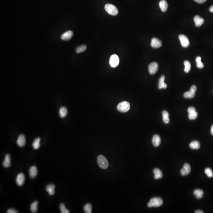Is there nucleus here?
Returning a JSON list of instances; mask_svg holds the SVG:
<instances>
[{
  "label": "nucleus",
  "instance_id": "obj_1",
  "mask_svg": "<svg viewBox=\"0 0 213 213\" xmlns=\"http://www.w3.org/2000/svg\"><path fill=\"white\" fill-rule=\"evenodd\" d=\"M163 204V201L159 197H154L151 199L148 203V207L149 208L152 207H159Z\"/></svg>",
  "mask_w": 213,
  "mask_h": 213
},
{
  "label": "nucleus",
  "instance_id": "obj_2",
  "mask_svg": "<svg viewBox=\"0 0 213 213\" xmlns=\"http://www.w3.org/2000/svg\"><path fill=\"white\" fill-rule=\"evenodd\" d=\"M97 162L99 167L102 169H106L108 167L109 164L107 159L102 155H100L98 157Z\"/></svg>",
  "mask_w": 213,
  "mask_h": 213
},
{
  "label": "nucleus",
  "instance_id": "obj_3",
  "mask_svg": "<svg viewBox=\"0 0 213 213\" xmlns=\"http://www.w3.org/2000/svg\"><path fill=\"white\" fill-rule=\"evenodd\" d=\"M130 103L127 102H122L119 103L117 106V110L122 112H127L130 110Z\"/></svg>",
  "mask_w": 213,
  "mask_h": 213
},
{
  "label": "nucleus",
  "instance_id": "obj_4",
  "mask_svg": "<svg viewBox=\"0 0 213 213\" xmlns=\"http://www.w3.org/2000/svg\"><path fill=\"white\" fill-rule=\"evenodd\" d=\"M105 9L108 14L110 15L115 16L118 14V10L114 5L111 4H107L105 6Z\"/></svg>",
  "mask_w": 213,
  "mask_h": 213
},
{
  "label": "nucleus",
  "instance_id": "obj_5",
  "mask_svg": "<svg viewBox=\"0 0 213 213\" xmlns=\"http://www.w3.org/2000/svg\"><path fill=\"white\" fill-rule=\"evenodd\" d=\"M188 112V118L190 120H194L197 118L198 116V113L196 111V109L194 107L191 106L187 110Z\"/></svg>",
  "mask_w": 213,
  "mask_h": 213
},
{
  "label": "nucleus",
  "instance_id": "obj_6",
  "mask_svg": "<svg viewBox=\"0 0 213 213\" xmlns=\"http://www.w3.org/2000/svg\"><path fill=\"white\" fill-rule=\"evenodd\" d=\"M119 59L116 55H113L110 57L109 60V64L110 66L112 68L116 67L119 64Z\"/></svg>",
  "mask_w": 213,
  "mask_h": 213
},
{
  "label": "nucleus",
  "instance_id": "obj_7",
  "mask_svg": "<svg viewBox=\"0 0 213 213\" xmlns=\"http://www.w3.org/2000/svg\"><path fill=\"white\" fill-rule=\"evenodd\" d=\"M181 46L184 48H187L189 45V41L187 37L184 35H180L179 36Z\"/></svg>",
  "mask_w": 213,
  "mask_h": 213
},
{
  "label": "nucleus",
  "instance_id": "obj_8",
  "mask_svg": "<svg viewBox=\"0 0 213 213\" xmlns=\"http://www.w3.org/2000/svg\"><path fill=\"white\" fill-rule=\"evenodd\" d=\"M158 64L156 62H153L148 66V71L151 75L155 74L158 70Z\"/></svg>",
  "mask_w": 213,
  "mask_h": 213
},
{
  "label": "nucleus",
  "instance_id": "obj_9",
  "mask_svg": "<svg viewBox=\"0 0 213 213\" xmlns=\"http://www.w3.org/2000/svg\"><path fill=\"white\" fill-rule=\"evenodd\" d=\"M191 171V168L188 163H185L183 166V168L181 170V175L182 176H185L189 175Z\"/></svg>",
  "mask_w": 213,
  "mask_h": 213
},
{
  "label": "nucleus",
  "instance_id": "obj_10",
  "mask_svg": "<svg viewBox=\"0 0 213 213\" xmlns=\"http://www.w3.org/2000/svg\"><path fill=\"white\" fill-rule=\"evenodd\" d=\"M25 176L23 173H20L17 175L16 179L17 184L19 186L23 185L25 181Z\"/></svg>",
  "mask_w": 213,
  "mask_h": 213
},
{
  "label": "nucleus",
  "instance_id": "obj_11",
  "mask_svg": "<svg viewBox=\"0 0 213 213\" xmlns=\"http://www.w3.org/2000/svg\"><path fill=\"white\" fill-rule=\"evenodd\" d=\"M162 42L160 39L156 37L153 38L151 42V45L152 47L155 49L159 48L162 45Z\"/></svg>",
  "mask_w": 213,
  "mask_h": 213
},
{
  "label": "nucleus",
  "instance_id": "obj_12",
  "mask_svg": "<svg viewBox=\"0 0 213 213\" xmlns=\"http://www.w3.org/2000/svg\"><path fill=\"white\" fill-rule=\"evenodd\" d=\"M161 142L160 137L158 135H154L152 139V143L153 145L155 147H158Z\"/></svg>",
  "mask_w": 213,
  "mask_h": 213
},
{
  "label": "nucleus",
  "instance_id": "obj_13",
  "mask_svg": "<svg viewBox=\"0 0 213 213\" xmlns=\"http://www.w3.org/2000/svg\"><path fill=\"white\" fill-rule=\"evenodd\" d=\"M17 143L19 146L20 147H23L25 145L26 139L24 135L21 134L19 135L17 141Z\"/></svg>",
  "mask_w": 213,
  "mask_h": 213
},
{
  "label": "nucleus",
  "instance_id": "obj_14",
  "mask_svg": "<svg viewBox=\"0 0 213 213\" xmlns=\"http://www.w3.org/2000/svg\"><path fill=\"white\" fill-rule=\"evenodd\" d=\"M73 33L72 31H69L64 33L62 35L61 38L63 40L68 41L73 36Z\"/></svg>",
  "mask_w": 213,
  "mask_h": 213
},
{
  "label": "nucleus",
  "instance_id": "obj_15",
  "mask_svg": "<svg viewBox=\"0 0 213 213\" xmlns=\"http://www.w3.org/2000/svg\"><path fill=\"white\" fill-rule=\"evenodd\" d=\"M37 174V169L35 166H32L29 169V175L31 178H34L36 177Z\"/></svg>",
  "mask_w": 213,
  "mask_h": 213
},
{
  "label": "nucleus",
  "instance_id": "obj_16",
  "mask_svg": "<svg viewBox=\"0 0 213 213\" xmlns=\"http://www.w3.org/2000/svg\"><path fill=\"white\" fill-rule=\"evenodd\" d=\"M165 77L164 75H162L159 80L158 86L159 89H166L167 88V85L165 83Z\"/></svg>",
  "mask_w": 213,
  "mask_h": 213
},
{
  "label": "nucleus",
  "instance_id": "obj_17",
  "mask_svg": "<svg viewBox=\"0 0 213 213\" xmlns=\"http://www.w3.org/2000/svg\"><path fill=\"white\" fill-rule=\"evenodd\" d=\"M194 21H195V24L197 27H200L205 22L204 19L199 15H196L195 16L194 18Z\"/></svg>",
  "mask_w": 213,
  "mask_h": 213
},
{
  "label": "nucleus",
  "instance_id": "obj_18",
  "mask_svg": "<svg viewBox=\"0 0 213 213\" xmlns=\"http://www.w3.org/2000/svg\"><path fill=\"white\" fill-rule=\"evenodd\" d=\"M55 186L53 184H50L47 185L46 187V191L48 192V193L51 196L54 195L55 192Z\"/></svg>",
  "mask_w": 213,
  "mask_h": 213
},
{
  "label": "nucleus",
  "instance_id": "obj_19",
  "mask_svg": "<svg viewBox=\"0 0 213 213\" xmlns=\"http://www.w3.org/2000/svg\"><path fill=\"white\" fill-rule=\"evenodd\" d=\"M3 166L5 168H8L11 166V157L10 155L7 154L3 162Z\"/></svg>",
  "mask_w": 213,
  "mask_h": 213
},
{
  "label": "nucleus",
  "instance_id": "obj_20",
  "mask_svg": "<svg viewBox=\"0 0 213 213\" xmlns=\"http://www.w3.org/2000/svg\"><path fill=\"white\" fill-rule=\"evenodd\" d=\"M159 7L163 12H165L167 10L168 7V3L165 0H162L159 3Z\"/></svg>",
  "mask_w": 213,
  "mask_h": 213
},
{
  "label": "nucleus",
  "instance_id": "obj_21",
  "mask_svg": "<svg viewBox=\"0 0 213 213\" xmlns=\"http://www.w3.org/2000/svg\"><path fill=\"white\" fill-rule=\"evenodd\" d=\"M154 174V178L156 179L161 178L163 177L162 172L160 169L156 168L153 171Z\"/></svg>",
  "mask_w": 213,
  "mask_h": 213
},
{
  "label": "nucleus",
  "instance_id": "obj_22",
  "mask_svg": "<svg viewBox=\"0 0 213 213\" xmlns=\"http://www.w3.org/2000/svg\"><path fill=\"white\" fill-rule=\"evenodd\" d=\"M201 146V144L199 142L197 141H195L191 142L189 144V147L192 149L197 150Z\"/></svg>",
  "mask_w": 213,
  "mask_h": 213
},
{
  "label": "nucleus",
  "instance_id": "obj_23",
  "mask_svg": "<svg viewBox=\"0 0 213 213\" xmlns=\"http://www.w3.org/2000/svg\"><path fill=\"white\" fill-rule=\"evenodd\" d=\"M163 120V122L166 124H168L170 122L169 119V114L168 112L166 110H164L162 112Z\"/></svg>",
  "mask_w": 213,
  "mask_h": 213
},
{
  "label": "nucleus",
  "instance_id": "obj_24",
  "mask_svg": "<svg viewBox=\"0 0 213 213\" xmlns=\"http://www.w3.org/2000/svg\"><path fill=\"white\" fill-rule=\"evenodd\" d=\"M194 194L197 199H202L203 197L204 192L203 190L201 189H195L194 191Z\"/></svg>",
  "mask_w": 213,
  "mask_h": 213
},
{
  "label": "nucleus",
  "instance_id": "obj_25",
  "mask_svg": "<svg viewBox=\"0 0 213 213\" xmlns=\"http://www.w3.org/2000/svg\"><path fill=\"white\" fill-rule=\"evenodd\" d=\"M59 115L60 117L63 118L66 116L67 114L68 110L66 107L65 106H63L60 108L59 110Z\"/></svg>",
  "mask_w": 213,
  "mask_h": 213
},
{
  "label": "nucleus",
  "instance_id": "obj_26",
  "mask_svg": "<svg viewBox=\"0 0 213 213\" xmlns=\"http://www.w3.org/2000/svg\"><path fill=\"white\" fill-rule=\"evenodd\" d=\"M40 138L39 137H37L34 140L33 143V148L35 150L38 149L40 147Z\"/></svg>",
  "mask_w": 213,
  "mask_h": 213
},
{
  "label": "nucleus",
  "instance_id": "obj_27",
  "mask_svg": "<svg viewBox=\"0 0 213 213\" xmlns=\"http://www.w3.org/2000/svg\"><path fill=\"white\" fill-rule=\"evenodd\" d=\"M38 205V202L36 201L31 205V210L32 213H36L37 210V206Z\"/></svg>",
  "mask_w": 213,
  "mask_h": 213
},
{
  "label": "nucleus",
  "instance_id": "obj_28",
  "mask_svg": "<svg viewBox=\"0 0 213 213\" xmlns=\"http://www.w3.org/2000/svg\"><path fill=\"white\" fill-rule=\"evenodd\" d=\"M195 93L191 91H189L183 94V97L187 99H191L195 97Z\"/></svg>",
  "mask_w": 213,
  "mask_h": 213
},
{
  "label": "nucleus",
  "instance_id": "obj_29",
  "mask_svg": "<svg viewBox=\"0 0 213 213\" xmlns=\"http://www.w3.org/2000/svg\"><path fill=\"white\" fill-rule=\"evenodd\" d=\"M185 66L184 71L186 73H188L190 71L191 69V64L189 61H187L184 62Z\"/></svg>",
  "mask_w": 213,
  "mask_h": 213
},
{
  "label": "nucleus",
  "instance_id": "obj_30",
  "mask_svg": "<svg viewBox=\"0 0 213 213\" xmlns=\"http://www.w3.org/2000/svg\"><path fill=\"white\" fill-rule=\"evenodd\" d=\"M196 66L197 67L202 69L204 67V64L202 63L201 58L200 57H197L196 59Z\"/></svg>",
  "mask_w": 213,
  "mask_h": 213
},
{
  "label": "nucleus",
  "instance_id": "obj_31",
  "mask_svg": "<svg viewBox=\"0 0 213 213\" xmlns=\"http://www.w3.org/2000/svg\"><path fill=\"white\" fill-rule=\"evenodd\" d=\"M84 210L85 213H91L92 210V206L89 203L86 204L84 207Z\"/></svg>",
  "mask_w": 213,
  "mask_h": 213
},
{
  "label": "nucleus",
  "instance_id": "obj_32",
  "mask_svg": "<svg viewBox=\"0 0 213 213\" xmlns=\"http://www.w3.org/2000/svg\"><path fill=\"white\" fill-rule=\"evenodd\" d=\"M86 49V45H80L78 47L76 48V52L77 53H83L84 52Z\"/></svg>",
  "mask_w": 213,
  "mask_h": 213
},
{
  "label": "nucleus",
  "instance_id": "obj_33",
  "mask_svg": "<svg viewBox=\"0 0 213 213\" xmlns=\"http://www.w3.org/2000/svg\"><path fill=\"white\" fill-rule=\"evenodd\" d=\"M60 209L62 213H69L70 211L66 208L64 203L61 204L60 205Z\"/></svg>",
  "mask_w": 213,
  "mask_h": 213
},
{
  "label": "nucleus",
  "instance_id": "obj_34",
  "mask_svg": "<svg viewBox=\"0 0 213 213\" xmlns=\"http://www.w3.org/2000/svg\"><path fill=\"white\" fill-rule=\"evenodd\" d=\"M205 173L208 177L210 178L213 177V173L212 172V170L210 168H206L205 170Z\"/></svg>",
  "mask_w": 213,
  "mask_h": 213
},
{
  "label": "nucleus",
  "instance_id": "obj_35",
  "mask_svg": "<svg viewBox=\"0 0 213 213\" xmlns=\"http://www.w3.org/2000/svg\"><path fill=\"white\" fill-rule=\"evenodd\" d=\"M7 213H18V212L17 211V210H15L14 209H10L8 210V211H7Z\"/></svg>",
  "mask_w": 213,
  "mask_h": 213
},
{
  "label": "nucleus",
  "instance_id": "obj_36",
  "mask_svg": "<svg viewBox=\"0 0 213 213\" xmlns=\"http://www.w3.org/2000/svg\"><path fill=\"white\" fill-rule=\"evenodd\" d=\"M197 90V88L196 86L193 85L191 86V88H190V91H191L193 92H194V93H195Z\"/></svg>",
  "mask_w": 213,
  "mask_h": 213
},
{
  "label": "nucleus",
  "instance_id": "obj_37",
  "mask_svg": "<svg viewBox=\"0 0 213 213\" xmlns=\"http://www.w3.org/2000/svg\"><path fill=\"white\" fill-rule=\"evenodd\" d=\"M194 0L197 3H199V4H203V3H205V2L206 1V0Z\"/></svg>",
  "mask_w": 213,
  "mask_h": 213
},
{
  "label": "nucleus",
  "instance_id": "obj_38",
  "mask_svg": "<svg viewBox=\"0 0 213 213\" xmlns=\"http://www.w3.org/2000/svg\"><path fill=\"white\" fill-rule=\"evenodd\" d=\"M195 213H203L204 212L203 211L201 210H197L195 212Z\"/></svg>",
  "mask_w": 213,
  "mask_h": 213
},
{
  "label": "nucleus",
  "instance_id": "obj_39",
  "mask_svg": "<svg viewBox=\"0 0 213 213\" xmlns=\"http://www.w3.org/2000/svg\"><path fill=\"white\" fill-rule=\"evenodd\" d=\"M209 10L211 12L213 13V5L209 9Z\"/></svg>",
  "mask_w": 213,
  "mask_h": 213
},
{
  "label": "nucleus",
  "instance_id": "obj_40",
  "mask_svg": "<svg viewBox=\"0 0 213 213\" xmlns=\"http://www.w3.org/2000/svg\"><path fill=\"white\" fill-rule=\"evenodd\" d=\"M211 133L212 135H213V125L212 126L211 128Z\"/></svg>",
  "mask_w": 213,
  "mask_h": 213
}]
</instances>
